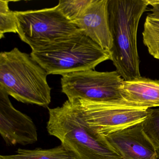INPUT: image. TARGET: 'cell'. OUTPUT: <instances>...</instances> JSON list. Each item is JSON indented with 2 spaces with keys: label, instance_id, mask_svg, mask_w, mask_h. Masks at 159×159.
Returning a JSON list of instances; mask_svg holds the SVG:
<instances>
[{
  "label": "cell",
  "instance_id": "7a4b0ae2",
  "mask_svg": "<svg viewBox=\"0 0 159 159\" xmlns=\"http://www.w3.org/2000/svg\"><path fill=\"white\" fill-rule=\"evenodd\" d=\"M148 5V0H108L109 24L112 40L111 60L124 80L141 77L138 28Z\"/></svg>",
  "mask_w": 159,
  "mask_h": 159
},
{
  "label": "cell",
  "instance_id": "e0dca14e",
  "mask_svg": "<svg viewBox=\"0 0 159 159\" xmlns=\"http://www.w3.org/2000/svg\"><path fill=\"white\" fill-rule=\"evenodd\" d=\"M149 5L152 7L151 13L148 15L151 17L159 19V0H148Z\"/></svg>",
  "mask_w": 159,
  "mask_h": 159
},
{
  "label": "cell",
  "instance_id": "6da1fadb",
  "mask_svg": "<svg viewBox=\"0 0 159 159\" xmlns=\"http://www.w3.org/2000/svg\"><path fill=\"white\" fill-rule=\"evenodd\" d=\"M48 134L78 159H123L106 136L91 128L70 100L61 107L48 108Z\"/></svg>",
  "mask_w": 159,
  "mask_h": 159
},
{
  "label": "cell",
  "instance_id": "277c9868",
  "mask_svg": "<svg viewBox=\"0 0 159 159\" xmlns=\"http://www.w3.org/2000/svg\"><path fill=\"white\" fill-rule=\"evenodd\" d=\"M30 54L48 75L61 76L95 70L98 65L111 59L110 53L81 30L66 39L32 51Z\"/></svg>",
  "mask_w": 159,
  "mask_h": 159
},
{
  "label": "cell",
  "instance_id": "2e32d148",
  "mask_svg": "<svg viewBox=\"0 0 159 159\" xmlns=\"http://www.w3.org/2000/svg\"><path fill=\"white\" fill-rule=\"evenodd\" d=\"M143 127L144 133L159 151V108L149 109Z\"/></svg>",
  "mask_w": 159,
  "mask_h": 159
},
{
  "label": "cell",
  "instance_id": "ba28073f",
  "mask_svg": "<svg viewBox=\"0 0 159 159\" xmlns=\"http://www.w3.org/2000/svg\"><path fill=\"white\" fill-rule=\"evenodd\" d=\"M0 86V134L8 146H27L38 140V129L31 118L14 107Z\"/></svg>",
  "mask_w": 159,
  "mask_h": 159
},
{
  "label": "cell",
  "instance_id": "3957f363",
  "mask_svg": "<svg viewBox=\"0 0 159 159\" xmlns=\"http://www.w3.org/2000/svg\"><path fill=\"white\" fill-rule=\"evenodd\" d=\"M48 75L30 54L18 48L0 53V86L19 102L48 108L52 88Z\"/></svg>",
  "mask_w": 159,
  "mask_h": 159
},
{
  "label": "cell",
  "instance_id": "8992f818",
  "mask_svg": "<svg viewBox=\"0 0 159 159\" xmlns=\"http://www.w3.org/2000/svg\"><path fill=\"white\" fill-rule=\"evenodd\" d=\"M18 34L32 51L66 39L80 30L57 5L39 10L15 11Z\"/></svg>",
  "mask_w": 159,
  "mask_h": 159
},
{
  "label": "cell",
  "instance_id": "9c48e42d",
  "mask_svg": "<svg viewBox=\"0 0 159 159\" xmlns=\"http://www.w3.org/2000/svg\"><path fill=\"white\" fill-rule=\"evenodd\" d=\"M123 159H158L155 148L143 130V122L105 136Z\"/></svg>",
  "mask_w": 159,
  "mask_h": 159
},
{
  "label": "cell",
  "instance_id": "8fae6325",
  "mask_svg": "<svg viewBox=\"0 0 159 159\" xmlns=\"http://www.w3.org/2000/svg\"><path fill=\"white\" fill-rule=\"evenodd\" d=\"M123 97L129 102L149 108L159 107V80L140 77L124 82Z\"/></svg>",
  "mask_w": 159,
  "mask_h": 159
},
{
  "label": "cell",
  "instance_id": "9a60e30c",
  "mask_svg": "<svg viewBox=\"0 0 159 159\" xmlns=\"http://www.w3.org/2000/svg\"><path fill=\"white\" fill-rule=\"evenodd\" d=\"M93 0H60L58 9L69 20L74 22L81 16Z\"/></svg>",
  "mask_w": 159,
  "mask_h": 159
},
{
  "label": "cell",
  "instance_id": "7c38bea8",
  "mask_svg": "<svg viewBox=\"0 0 159 159\" xmlns=\"http://www.w3.org/2000/svg\"><path fill=\"white\" fill-rule=\"evenodd\" d=\"M2 159H78L72 152L62 145L49 149H25L19 148L15 153L1 155Z\"/></svg>",
  "mask_w": 159,
  "mask_h": 159
},
{
  "label": "cell",
  "instance_id": "4fadbf2b",
  "mask_svg": "<svg viewBox=\"0 0 159 159\" xmlns=\"http://www.w3.org/2000/svg\"><path fill=\"white\" fill-rule=\"evenodd\" d=\"M143 42L149 53L159 60V19L146 17L142 32Z\"/></svg>",
  "mask_w": 159,
  "mask_h": 159
},
{
  "label": "cell",
  "instance_id": "5bb4252c",
  "mask_svg": "<svg viewBox=\"0 0 159 159\" xmlns=\"http://www.w3.org/2000/svg\"><path fill=\"white\" fill-rule=\"evenodd\" d=\"M9 1H0V39L7 33H17L18 25L15 11L9 8Z\"/></svg>",
  "mask_w": 159,
  "mask_h": 159
},
{
  "label": "cell",
  "instance_id": "30bf717a",
  "mask_svg": "<svg viewBox=\"0 0 159 159\" xmlns=\"http://www.w3.org/2000/svg\"><path fill=\"white\" fill-rule=\"evenodd\" d=\"M73 23L94 42L111 53L112 40L109 24L108 0H93Z\"/></svg>",
  "mask_w": 159,
  "mask_h": 159
},
{
  "label": "cell",
  "instance_id": "5b68a950",
  "mask_svg": "<svg viewBox=\"0 0 159 159\" xmlns=\"http://www.w3.org/2000/svg\"><path fill=\"white\" fill-rule=\"evenodd\" d=\"M68 100L92 129L105 136L144 121L149 109L125 99L105 102L81 98Z\"/></svg>",
  "mask_w": 159,
  "mask_h": 159
},
{
  "label": "cell",
  "instance_id": "52a82bcc",
  "mask_svg": "<svg viewBox=\"0 0 159 159\" xmlns=\"http://www.w3.org/2000/svg\"><path fill=\"white\" fill-rule=\"evenodd\" d=\"M124 80L116 71L100 72L87 70L62 76V92L68 99L81 98L105 102L124 99L122 88Z\"/></svg>",
  "mask_w": 159,
  "mask_h": 159
}]
</instances>
